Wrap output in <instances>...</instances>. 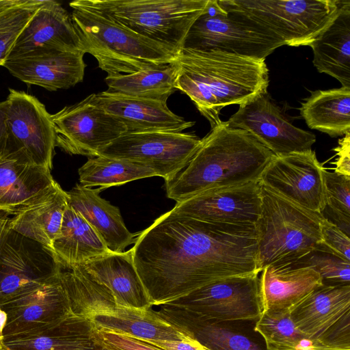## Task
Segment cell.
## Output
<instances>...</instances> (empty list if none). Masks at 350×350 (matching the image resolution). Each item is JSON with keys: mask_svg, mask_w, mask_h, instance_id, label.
<instances>
[{"mask_svg": "<svg viewBox=\"0 0 350 350\" xmlns=\"http://www.w3.org/2000/svg\"><path fill=\"white\" fill-rule=\"evenodd\" d=\"M256 224L198 219L172 209L137 237L135 267L152 306L221 279L260 273Z\"/></svg>", "mask_w": 350, "mask_h": 350, "instance_id": "6da1fadb", "label": "cell"}, {"mask_svg": "<svg viewBox=\"0 0 350 350\" xmlns=\"http://www.w3.org/2000/svg\"><path fill=\"white\" fill-rule=\"evenodd\" d=\"M176 62L177 90L189 96L211 129L222 122L219 116L224 107L241 105L267 92L265 60L219 51L181 49Z\"/></svg>", "mask_w": 350, "mask_h": 350, "instance_id": "7a4b0ae2", "label": "cell"}, {"mask_svg": "<svg viewBox=\"0 0 350 350\" xmlns=\"http://www.w3.org/2000/svg\"><path fill=\"white\" fill-rule=\"evenodd\" d=\"M273 156L247 131L222 121L202 139L187 167L165 183L167 196L180 202L210 189L259 180Z\"/></svg>", "mask_w": 350, "mask_h": 350, "instance_id": "3957f363", "label": "cell"}, {"mask_svg": "<svg viewBox=\"0 0 350 350\" xmlns=\"http://www.w3.org/2000/svg\"><path fill=\"white\" fill-rule=\"evenodd\" d=\"M81 51L90 53L107 76L159 68L176 61L178 51L142 36L100 12L69 3Z\"/></svg>", "mask_w": 350, "mask_h": 350, "instance_id": "277c9868", "label": "cell"}, {"mask_svg": "<svg viewBox=\"0 0 350 350\" xmlns=\"http://www.w3.org/2000/svg\"><path fill=\"white\" fill-rule=\"evenodd\" d=\"M260 198L256 223L259 273L269 265L293 263L322 242V213L296 204L262 184Z\"/></svg>", "mask_w": 350, "mask_h": 350, "instance_id": "5b68a950", "label": "cell"}, {"mask_svg": "<svg viewBox=\"0 0 350 350\" xmlns=\"http://www.w3.org/2000/svg\"><path fill=\"white\" fill-rule=\"evenodd\" d=\"M283 45L275 33L226 5L223 0H208L189 29L181 49L219 51L265 60Z\"/></svg>", "mask_w": 350, "mask_h": 350, "instance_id": "8992f818", "label": "cell"}, {"mask_svg": "<svg viewBox=\"0 0 350 350\" xmlns=\"http://www.w3.org/2000/svg\"><path fill=\"white\" fill-rule=\"evenodd\" d=\"M124 27L181 49L184 38L208 0H76Z\"/></svg>", "mask_w": 350, "mask_h": 350, "instance_id": "52a82bcc", "label": "cell"}, {"mask_svg": "<svg viewBox=\"0 0 350 350\" xmlns=\"http://www.w3.org/2000/svg\"><path fill=\"white\" fill-rule=\"evenodd\" d=\"M278 36L285 45L310 46L332 22L341 0H223Z\"/></svg>", "mask_w": 350, "mask_h": 350, "instance_id": "ba28073f", "label": "cell"}, {"mask_svg": "<svg viewBox=\"0 0 350 350\" xmlns=\"http://www.w3.org/2000/svg\"><path fill=\"white\" fill-rule=\"evenodd\" d=\"M201 144L202 139L193 133H126L101 148L98 156L142 164L167 183L187 167Z\"/></svg>", "mask_w": 350, "mask_h": 350, "instance_id": "9c48e42d", "label": "cell"}, {"mask_svg": "<svg viewBox=\"0 0 350 350\" xmlns=\"http://www.w3.org/2000/svg\"><path fill=\"white\" fill-rule=\"evenodd\" d=\"M62 270L51 250L8 226L0 241V306L51 281Z\"/></svg>", "mask_w": 350, "mask_h": 350, "instance_id": "30bf717a", "label": "cell"}, {"mask_svg": "<svg viewBox=\"0 0 350 350\" xmlns=\"http://www.w3.org/2000/svg\"><path fill=\"white\" fill-rule=\"evenodd\" d=\"M5 100V148L51 170L56 146L51 114L36 96L24 91L10 88Z\"/></svg>", "mask_w": 350, "mask_h": 350, "instance_id": "8fae6325", "label": "cell"}, {"mask_svg": "<svg viewBox=\"0 0 350 350\" xmlns=\"http://www.w3.org/2000/svg\"><path fill=\"white\" fill-rule=\"evenodd\" d=\"M55 146L70 154L95 157L98 151L127 133L126 126L88 96L51 114Z\"/></svg>", "mask_w": 350, "mask_h": 350, "instance_id": "7c38bea8", "label": "cell"}, {"mask_svg": "<svg viewBox=\"0 0 350 350\" xmlns=\"http://www.w3.org/2000/svg\"><path fill=\"white\" fill-rule=\"evenodd\" d=\"M258 275L252 273L216 280L166 304L207 319H258L262 313Z\"/></svg>", "mask_w": 350, "mask_h": 350, "instance_id": "4fadbf2b", "label": "cell"}, {"mask_svg": "<svg viewBox=\"0 0 350 350\" xmlns=\"http://www.w3.org/2000/svg\"><path fill=\"white\" fill-rule=\"evenodd\" d=\"M226 124L247 131L275 156L312 149L315 135L292 124L267 92L239 105Z\"/></svg>", "mask_w": 350, "mask_h": 350, "instance_id": "5bb4252c", "label": "cell"}, {"mask_svg": "<svg viewBox=\"0 0 350 350\" xmlns=\"http://www.w3.org/2000/svg\"><path fill=\"white\" fill-rule=\"evenodd\" d=\"M325 170L312 149L274 155L259 182L293 203L322 213L325 206Z\"/></svg>", "mask_w": 350, "mask_h": 350, "instance_id": "9a60e30c", "label": "cell"}, {"mask_svg": "<svg viewBox=\"0 0 350 350\" xmlns=\"http://www.w3.org/2000/svg\"><path fill=\"white\" fill-rule=\"evenodd\" d=\"M157 314L208 350H268L255 330L258 319L219 321L207 319L170 304L157 306Z\"/></svg>", "mask_w": 350, "mask_h": 350, "instance_id": "2e32d148", "label": "cell"}, {"mask_svg": "<svg viewBox=\"0 0 350 350\" xmlns=\"http://www.w3.org/2000/svg\"><path fill=\"white\" fill-rule=\"evenodd\" d=\"M261 208L259 180L210 189L176 202L175 212L201 220L256 224Z\"/></svg>", "mask_w": 350, "mask_h": 350, "instance_id": "e0dca14e", "label": "cell"}, {"mask_svg": "<svg viewBox=\"0 0 350 350\" xmlns=\"http://www.w3.org/2000/svg\"><path fill=\"white\" fill-rule=\"evenodd\" d=\"M84 55L82 51L38 48L6 59L2 66L25 83L56 91L70 88L83 81L86 67Z\"/></svg>", "mask_w": 350, "mask_h": 350, "instance_id": "ac0fdd59", "label": "cell"}, {"mask_svg": "<svg viewBox=\"0 0 350 350\" xmlns=\"http://www.w3.org/2000/svg\"><path fill=\"white\" fill-rule=\"evenodd\" d=\"M58 275L38 288L1 305L8 314L4 339L42 331L72 314Z\"/></svg>", "mask_w": 350, "mask_h": 350, "instance_id": "d6986e66", "label": "cell"}, {"mask_svg": "<svg viewBox=\"0 0 350 350\" xmlns=\"http://www.w3.org/2000/svg\"><path fill=\"white\" fill-rule=\"evenodd\" d=\"M56 183L51 170L31 163L20 152L6 148L0 152V212L14 215Z\"/></svg>", "mask_w": 350, "mask_h": 350, "instance_id": "ffe728a7", "label": "cell"}, {"mask_svg": "<svg viewBox=\"0 0 350 350\" xmlns=\"http://www.w3.org/2000/svg\"><path fill=\"white\" fill-rule=\"evenodd\" d=\"M91 95L98 105L126 126L127 133L183 132L195 124L194 122L187 121L173 113L167 103L111 93L107 90Z\"/></svg>", "mask_w": 350, "mask_h": 350, "instance_id": "44dd1931", "label": "cell"}, {"mask_svg": "<svg viewBox=\"0 0 350 350\" xmlns=\"http://www.w3.org/2000/svg\"><path fill=\"white\" fill-rule=\"evenodd\" d=\"M38 48L81 51L71 14L55 1L45 0L17 37L6 59Z\"/></svg>", "mask_w": 350, "mask_h": 350, "instance_id": "7402d4cb", "label": "cell"}, {"mask_svg": "<svg viewBox=\"0 0 350 350\" xmlns=\"http://www.w3.org/2000/svg\"><path fill=\"white\" fill-rule=\"evenodd\" d=\"M260 273L259 296L262 312L290 311L323 286L316 271L295 263L269 265Z\"/></svg>", "mask_w": 350, "mask_h": 350, "instance_id": "603a6c76", "label": "cell"}, {"mask_svg": "<svg viewBox=\"0 0 350 350\" xmlns=\"http://www.w3.org/2000/svg\"><path fill=\"white\" fill-rule=\"evenodd\" d=\"M79 267L105 286L118 305L140 310L152 308L135 267L131 249L110 252Z\"/></svg>", "mask_w": 350, "mask_h": 350, "instance_id": "cb8c5ba5", "label": "cell"}, {"mask_svg": "<svg viewBox=\"0 0 350 350\" xmlns=\"http://www.w3.org/2000/svg\"><path fill=\"white\" fill-rule=\"evenodd\" d=\"M102 189L77 184L69 191L68 203L77 211L99 235L111 252H124L135 241V234L126 227L118 207L102 198Z\"/></svg>", "mask_w": 350, "mask_h": 350, "instance_id": "d4e9b609", "label": "cell"}, {"mask_svg": "<svg viewBox=\"0 0 350 350\" xmlns=\"http://www.w3.org/2000/svg\"><path fill=\"white\" fill-rule=\"evenodd\" d=\"M103 344L88 318L71 314L42 331L4 339L3 350H95Z\"/></svg>", "mask_w": 350, "mask_h": 350, "instance_id": "484cf974", "label": "cell"}, {"mask_svg": "<svg viewBox=\"0 0 350 350\" xmlns=\"http://www.w3.org/2000/svg\"><path fill=\"white\" fill-rule=\"evenodd\" d=\"M313 64L319 72L336 79L350 88V1L341 0L332 22L310 44Z\"/></svg>", "mask_w": 350, "mask_h": 350, "instance_id": "4316f807", "label": "cell"}, {"mask_svg": "<svg viewBox=\"0 0 350 350\" xmlns=\"http://www.w3.org/2000/svg\"><path fill=\"white\" fill-rule=\"evenodd\" d=\"M68 204L66 191L56 183L46 193L13 215L8 226L51 250Z\"/></svg>", "mask_w": 350, "mask_h": 350, "instance_id": "83f0119b", "label": "cell"}, {"mask_svg": "<svg viewBox=\"0 0 350 350\" xmlns=\"http://www.w3.org/2000/svg\"><path fill=\"white\" fill-rule=\"evenodd\" d=\"M96 329L113 332L143 340H193L161 318L152 308L140 310L117 306L105 313L88 316Z\"/></svg>", "mask_w": 350, "mask_h": 350, "instance_id": "f1b7e54d", "label": "cell"}, {"mask_svg": "<svg viewBox=\"0 0 350 350\" xmlns=\"http://www.w3.org/2000/svg\"><path fill=\"white\" fill-rule=\"evenodd\" d=\"M349 311L350 285H323L294 306L290 317L300 331L318 339Z\"/></svg>", "mask_w": 350, "mask_h": 350, "instance_id": "f546056e", "label": "cell"}, {"mask_svg": "<svg viewBox=\"0 0 350 350\" xmlns=\"http://www.w3.org/2000/svg\"><path fill=\"white\" fill-rule=\"evenodd\" d=\"M51 250L62 269H70L111 252L91 226L68 204Z\"/></svg>", "mask_w": 350, "mask_h": 350, "instance_id": "4dcf8cb0", "label": "cell"}, {"mask_svg": "<svg viewBox=\"0 0 350 350\" xmlns=\"http://www.w3.org/2000/svg\"><path fill=\"white\" fill-rule=\"evenodd\" d=\"M299 109L311 129L332 137L350 133V88L312 92Z\"/></svg>", "mask_w": 350, "mask_h": 350, "instance_id": "1f68e13d", "label": "cell"}, {"mask_svg": "<svg viewBox=\"0 0 350 350\" xmlns=\"http://www.w3.org/2000/svg\"><path fill=\"white\" fill-rule=\"evenodd\" d=\"M178 66L175 62L159 68L127 75L107 76V91L167 103L177 91Z\"/></svg>", "mask_w": 350, "mask_h": 350, "instance_id": "d6a6232c", "label": "cell"}, {"mask_svg": "<svg viewBox=\"0 0 350 350\" xmlns=\"http://www.w3.org/2000/svg\"><path fill=\"white\" fill-rule=\"evenodd\" d=\"M255 330L264 338L268 350H342L327 347L303 333L292 321L290 311L262 312Z\"/></svg>", "mask_w": 350, "mask_h": 350, "instance_id": "836d02e7", "label": "cell"}, {"mask_svg": "<svg viewBox=\"0 0 350 350\" xmlns=\"http://www.w3.org/2000/svg\"><path fill=\"white\" fill-rule=\"evenodd\" d=\"M80 185L98 186L102 190L144 178L157 176L150 168L128 161L98 156L88 160L78 170Z\"/></svg>", "mask_w": 350, "mask_h": 350, "instance_id": "e575fe53", "label": "cell"}, {"mask_svg": "<svg viewBox=\"0 0 350 350\" xmlns=\"http://www.w3.org/2000/svg\"><path fill=\"white\" fill-rule=\"evenodd\" d=\"M293 263L313 269L319 274L324 286L350 285V261L322 242Z\"/></svg>", "mask_w": 350, "mask_h": 350, "instance_id": "d590c367", "label": "cell"}, {"mask_svg": "<svg viewBox=\"0 0 350 350\" xmlns=\"http://www.w3.org/2000/svg\"><path fill=\"white\" fill-rule=\"evenodd\" d=\"M325 206L323 212L347 235L350 234V177L324 172ZM322 212V213H323Z\"/></svg>", "mask_w": 350, "mask_h": 350, "instance_id": "8d00e7d4", "label": "cell"}, {"mask_svg": "<svg viewBox=\"0 0 350 350\" xmlns=\"http://www.w3.org/2000/svg\"><path fill=\"white\" fill-rule=\"evenodd\" d=\"M45 0H23L0 15V64L6 59L17 37Z\"/></svg>", "mask_w": 350, "mask_h": 350, "instance_id": "74e56055", "label": "cell"}, {"mask_svg": "<svg viewBox=\"0 0 350 350\" xmlns=\"http://www.w3.org/2000/svg\"><path fill=\"white\" fill-rule=\"evenodd\" d=\"M318 340L327 347L350 350V311L325 330Z\"/></svg>", "mask_w": 350, "mask_h": 350, "instance_id": "f35d334b", "label": "cell"}, {"mask_svg": "<svg viewBox=\"0 0 350 350\" xmlns=\"http://www.w3.org/2000/svg\"><path fill=\"white\" fill-rule=\"evenodd\" d=\"M322 243L350 261V238L339 227L325 218L321 225Z\"/></svg>", "mask_w": 350, "mask_h": 350, "instance_id": "ab89813d", "label": "cell"}, {"mask_svg": "<svg viewBox=\"0 0 350 350\" xmlns=\"http://www.w3.org/2000/svg\"><path fill=\"white\" fill-rule=\"evenodd\" d=\"M96 334L103 342L118 350H164L143 340L113 332L96 329Z\"/></svg>", "mask_w": 350, "mask_h": 350, "instance_id": "60d3db41", "label": "cell"}, {"mask_svg": "<svg viewBox=\"0 0 350 350\" xmlns=\"http://www.w3.org/2000/svg\"><path fill=\"white\" fill-rule=\"evenodd\" d=\"M334 150L337 156L334 163V172L350 177V133L339 139L338 146Z\"/></svg>", "mask_w": 350, "mask_h": 350, "instance_id": "b9f144b4", "label": "cell"}, {"mask_svg": "<svg viewBox=\"0 0 350 350\" xmlns=\"http://www.w3.org/2000/svg\"><path fill=\"white\" fill-rule=\"evenodd\" d=\"M153 344L164 350H198L199 345L195 340H144Z\"/></svg>", "mask_w": 350, "mask_h": 350, "instance_id": "7bdbcfd3", "label": "cell"}, {"mask_svg": "<svg viewBox=\"0 0 350 350\" xmlns=\"http://www.w3.org/2000/svg\"><path fill=\"white\" fill-rule=\"evenodd\" d=\"M6 107V100L0 102V152L5 149L7 142V129L5 124Z\"/></svg>", "mask_w": 350, "mask_h": 350, "instance_id": "ee69618b", "label": "cell"}, {"mask_svg": "<svg viewBox=\"0 0 350 350\" xmlns=\"http://www.w3.org/2000/svg\"><path fill=\"white\" fill-rule=\"evenodd\" d=\"M8 322V314L0 306V350L4 349V331Z\"/></svg>", "mask_w": 350, "mask_h": 350, "instance_id": "f6af8a7d", "label": "cell"}, {"mask_svg": "<svg viewBox=\"0 0 350 350\" xmlns=\"http://www.w3.org/2000/svg\"><path fill=\"white\" fill-rule=\"evenodd\" d=\"M23 0H0V15L18 5Z\"/></svg>", "mask_w": 350, "mask_h": 350, "instance_id": "bcb514c9", "label": "cell"}, {"mask_svg": "<svg viewBox=\"0 0 350 350\" xmlns=\"http://www.w3.org/2000/svg\"><path fill=\"white\" fill-rule=\"evenodd\" d=\"M9 219L10 218L5 216V215L3 216L0 215V241L2 238L4 232L5 231L8 227Z\"/></svg>", "mask_w": 350, "mask_h": 350, "instance_id": "7dc6e473", "label": "cell"}, {"mask_svg": "<svg viewBox=\"0 0 350 350\" xmlns=\"http://www.w3.org/2000/svg\"><path fill=\"white\" fill-rule=\"evenodd\" d=\"M95 350H118V349L111 347L109 345H107V344H105V342H103V344L101 347H100L99 348H98Z\"/></svg>", "mask_w": 350, "mask_h": 350, "instance_id": "c3c4849f", "label": "cell"}, {"mask_svg": "<svg viewBox=\"0 0 350 350\" xmlns=\"http://www.w3.org/2000/svg\"><path fill=\"white\" fill-rule=\"evenodd\" d=\"M198 350H208L205 347H202L200 344L199 345V349Z\"/></svg>", "mask_w": 350, "mask_h": 350, "instance_id": "681fc988", "label": "cell"}, {"mask_svg": "<svg viewBox=\"0 0 350 350\" xmlns=\"http://www.w3.org/2000/svg\"><path fill=\"white\" fill-rule=\"evenodd\" d=\"M0 66H2V65L0 64Z\"/></svg>", "mask_w": 350, "mask_h": 350, "instance_id": "f907efd6", "label": "cell"}]
</instances>
